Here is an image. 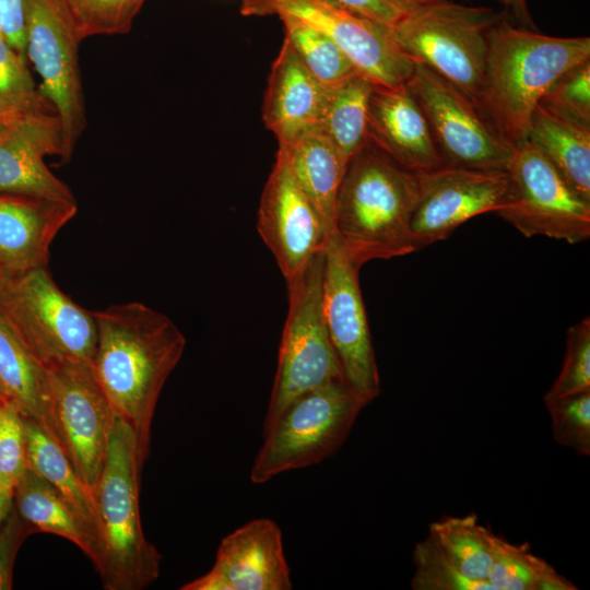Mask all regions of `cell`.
<instances>
[{
    "mask_svg": "<svg viewBox=\"0 0 590 590\" xmlns=\"http://www.w3.org/2000/svg\"><path fill=\"white\" fill-rule=\"evenodd\" d=\"M93 315L97 342L91 367L116 415L133 430L143 469L155 408L181 359L186 338L169 317L139 302Z\"/></svg>",
    "mask_w": 590,
    "mask_h": 590,
    "instance_id": "obj_1",
    "label": "cell"
},
{
    "mask_svg": "<svg viewBox=\"0 0 590 590\" xmlns=\"http://www.w3.org/2000/svg\"><path fill=\"white\" fill-rule=\"evenodd\" d=\"M590 60L589 37H554L509 23L503 15L487 33L479 110L510 146L527 140L542 96L569 69Z\"/></svg>",
    "mask_w": 590,
    "mask_h": 590,
    "instance_id": "obj_2",
    "label": "cell"
},
{
    "mask_svg": "<svg viewBox=\"0 0 590 590\" xmlns=\"http://www.w3.org/2000/svg\"><path fill=\"white\" fill-rule=\"evenodd\" d=\"M417 197V173L368 142L346 164L333 232L361 267L414 252L411 224Z\"/></svg>",
    "mask_w": 590,
    "mask_h": 590,
    "instance_id": "obj_3",
    "label": "cell"
},
{
    "mask_svg": "<svg viewBox=\"0 0 590 590\" xmlns=\"http://www.w3.org/2000/svg\"><path fill=\"white\" fill-rule=\"evenodd\" d=\"M141 472L135 435L117 416L91 488L102 551L97 573L107 590H142L160 576L162 555L145 538L140 518Z\"/></svg>",
    "mask_w": 590,
    "mask_h": 590,
    "instance_id": "obj_4",
    "label": "cell"
},
{
    "mask_svg": "<svg viewBox=\"0 0 590 590\" xmlns=\"http://www.w3.org/2000/svg\"><path fill=\"white\" fill-rule=\"evenodd\" d=\"M370 402L344 378L293 400L263 430V444L250 470L251 482L263 484L283 472L318 464L335 455Z\"/></svg>",
    "mask_w": 590,
    "mask_h": 590,
    "instance_id": "obj_5",
    "label": "cell"
},
{
    "mask_svg": "<svg viewBox=\"0 0 590 590\" xmlns=\"http://www.w3.org/2000/svg\"><path fill=\"white\" fill-rule=\"evenodd\" d=\"M500 16L488 7L441 0L406 12L391 33L410 60L430 68L479 109L487 33Z\"/></svg>",
    "mask_w": 590,
    "mask_h": 590,
    "instance_id": "obj_6",
    "label": "cell"
},
{
    "mask_svg": "<svg viewBox=\"0 0 590 590\" xmlns=\"http://www.w3.org/2000/svg\"><path fill=\"white\" fill-rule=\"evenodd\" d=\"M322 275L323 249L286 281L288 310L263 430L299 396L344 378L324 320Z\"/></svg>",
    "mask_w": 590,
    "mask_h": 590,
    "instance_id": "obj_7",
    "label": "cell"
},
{
    "mask_svg": "<svg viewBox=\"0 0 590 590\" xmlns=\"http://www.w3.org/2000/svg\"><path fill=\"white\" fill-rule=\"evenodd\" d=\"M0 312L38 362L92 364L97 324L54 281L48 267L9 276L0 286Z\"/></svg>",
    "mask_w": 590,
    "mask_h": 590,
    "instance_id": "obj_8",
    "label": "cell"
},
{
    "mask_svg": "<svg viewBox=\"0 0 590 590\" xmlns=\"http://www.w3.org/2000/svg\"><path fill=\"white\" fill-rule=\"evenodd\" d=\"M240 13L290 19L322 33L374 85L402 86L413 71L389 28L337 0H241Z\"/></svg>",
    "mask_w": 590,
    "mask_h": 590,
    "instance_id": "obj_9",
    "label": "cell"
},
{
    "mask_svg": "<svg viewBox=\"0 0 590 590\" xmlns=\"http://www.w3.org/2000/svg\"><path fill=\"white\" fill-rule=\"evenodd\" d=\"M24 19L25 55L40 76L42 95L60 119L67 162L86 128L82 40L66 0H25Z\"/></svg>",
    "mask_w": 590,
    "mask_h": 590,
    "instance_id": "obj_10",
    "label": "cell"
},
{
    "mask_svg": "<svg viewBox=\"0 0 590 590\" xmlns=\"http://www.w3.org/2000/svg\"><path fill=\"white\" fill-rule=\"evenodd\" d=\"M506 172L508 189L496 212L522 235L568 244L590 237V202L581 199L529 141L512 148Z\"/></svg>",
    "mask_w": 590,
    "mask_h": 590,
    "instance_id": "obj_11",
    "label": "cell"
},
{
    "mask_svg": "<svg viewBox=\"0 0 590 590\" xmlns=\"http://www.w3.org/2000/svg\"><path fill=\"white\" fill-rule=\"evenodd\" d=\"M405 85L426 117L444 165L506 170L512 146L455 85L417 62Z\"/></svg>",
    "mask_w": 590,
    "mask_h": 590,
    "instance_id": "obj_12",
    "label": "cell"
},
{
    "mask_svg": "<svg viewBox=\"0 0 590 590\" xmlns=\"http://www.w3.org/2000/svg\"><path fill=\"white\" fill-rule=\"evenodd\" d=\"M46 370L56 438L92 488L102 472L117 415L91 364L66 362Z\"/></svg>",
    "mask_w": 590,
    "mask_h": 590,
    "instance_id": "obj_13",
    "label": "cell"
},
{
    "mask_svg": "<svg viewBox=\"0 0 590 590\" xmlns=\"http://www.w3.org/2000/svg\"><path fill=\"white\" fill-rule=\"evenodd\" d=\"M361 266L332 232L323 248L322 306L330 340L345 381L373 401L380 380L359 287Z\"/></svg>",
    "mask_w": 590,
    "mask_h": 590,
    "instance_id": "obj_14",
    "label": "cell"
},
{
    "mask_svg": "<svg viewBox=\"0 0 590 590\" xmlns=\"http://www.w3.org/2000/svg\"><path fill=\"white\" fill-rule=\"evenodd\" d=\"M418 197L412 217L415 251L446 239L468 220L496 212L508 189L506 170L442 165L417 173Z\"/></svg>",
    "mask_w": 590,
    "mask_h": 590,
    "instance_id": "obj_15",
    "label": "cell"
},
{
    "mask_svg": "<svg viewBox=\"0 0 590 590\" xmlns=\"http://www.w3.org/2000/svg\"><path fill=\"white\" fill-rule=\"evenodd\" d=\"M257 229L285 281L323 249L329 235L317 210L278 155L261 192Z\"/></svg>",
    "mask_w": 590,
    "mask_h": 590,
    "instance_id": "obj_16",
    "label": "cell"
},
{
    "mask_svg": "<svg viewBox=\"0 0 590 590\" xmlns=\"http://www.w3.org/2000/svg\"><path fill=\"white\" fill-rule=\"evenodd\" d=\"M64 162L63 131L55 111L21 114L0 135V194L76 202L70 188L46 164Z\"/></svg>",
    "mask_w": 590,
    "mask_h": 590,
    "instance_id": "obj_17",
    "label": "cell"
},
{
    "mask_svg": "<svg viewBox=\"0 0 590 590\" xmlns=\"http://www.w3.org/2000/svg\"><path fill=\"white\" fill-rule=\"evenodd\" d=\"M291 571L280 527L253 519L220 543L212 568L181 590H290Z\"/></svg>",
    "mask_w": 590,
    "mask_h": 590,
    "instance_id": "obj_18",
    "label": "cell"
},
{
    "mask_svg": "<svg viewBox=\"0 0 590 590\" xmlns=\"http://www.w3.org/2000/svg\"><path fill=\"white\" fill-rule=\"evenodd\" d=\"M76 212V202L0 194L1 271L14 276L48 267L52 240Z\"/></svg>",
    "mask_w": 590,
    "mask_h": 590,
    "instance_id": "obj_19",
    "label": "cell"
},
{
    "mask_svg": "<svg viewBox=\"0 0 590 590\" xmlns=\"http://www.w3.org/2000/svg\"><path fill=\"white\" fill-rule=\"evenodd\" d=\"M368 141L413 173L444 165L426 117L405 84L374 86L369 98Z\"/></svg>",
    "mask_w": 590,
    "mask_h": 590,
    "instance_id": "obj_20",
    "label": "cell"
},
{
    "mask_svg": "<svg viewBox=\"0 0 590 590\" xmlns=\"http://www.w3.org/2000/svg\"><path fill=\"white\" fill-rule=\"evenodd\" d=\"M327 91L304 67L296 52L283 40L274 59L262 104V120L278 142L315 127Z\"/></svg>",
    "mask_w": 590,
    "mask_h": 590,
    "instance_id": "obj_21",
    "label": "cell"
},
{
    "mask_svg": "<svg viewBox=\"0 0 590 590\" xmlns=\"http://www.w3.org/2000/svg\"><path fill=\"white\" fill-rule=\"evenodd\" d=\"M276 155L317 210L328 234L334 231V212L346 161L316 127L278 142Z\"/></svg>",
    "mask_w": 590,
    "mask_h": 590,
    "instance_id": "obj_22",
    "label": "cell"
},
{
    "mask_svg": "<svg viewBox=\"0 0 590 590\" xmlns=\"http://www.w3.org/2000/svg\"><path fill=\"white\" fill-rule=\"evenodd\" d=\"M13 504L36 532L69 540L99 569L102 551L96 530L51 484L26 469L13 489Z\"/></svg>",
    "mask_w": 590,
    "mask_h": 590,
    "instance_id": "obj_23",
    "label": "cell"
},
{
    "mask_svg": "<svg viewBox=\"0 0 590 590\" xmlns=\"http://www.w3.org/2000/svg\"><path fill=\"white\" fill-rule=\"evenodd\" d=\"M527 141L546 157L581 199L590 202V126L536 105Z\"/></svg>",
    "mask_w": 590,
    "mask_h": 590,
    "instance_id": "obj_24",
    "label": "cell"
},
{
    "mask_svg": "<svg viewBox=\"0 0 590 590\" xmlns=\"http://www.w3.org/2000/svg\"><path fill=\"white\" fill-rule=\"evenodd\" d=\"M0 389L24 417L37 422L56 438L49 410L47 370L1 312Z\"/></svg>",
    "mask_w": 590,
    "mask_h": 590,
    "instance_id": "obj_25",
    "label": "cell"
},
{
    "mask_svg": "<svg viewBox=\"0 0 590 590\" xmlns=\"http://www.w3.org/2000/svg\"><path fill=\"white\" fill-rule=\"evenodd\" d=\"M374 86L369 79L357 73L327 91L315 127L337 146L346 163L369 142L368 109Z\"/></svg>",
    "mask_w": 590,
    "mask_h": 590,
    "instance_id": "obj_26",
    "label": "cell"
},
{
    "mask_svg": "<svg viewBox=\"0 0 590 590\" xmlns=\"http://www.w3.org/2000/svg\"><path fill=\"white\" fill-rule=\"evenodd\" d=\"M24 423L27 469L59 491L97 532L91 488L81 480L61 445L44 426L26 417Z\"/></svg>",
    "mask_w": 590,
    "mask_h": 590,
    "instance_id": "obj_27",
    "label": "cell"
},
{
    "mask_svg": "<svg viewBox=\"0 0 590 590\" xmlns=\"http://www.w3.org/2000/svg\"><path fill=\"white\" fill-rule=\"evenodd\" d=\"M465 577L487 581L497 536L475 514L445 517L429 526V534Z\"/></svg>",
    "mask_w": 590,
    "mask_h": 590,
    "instance_id": "obj_28",
    "label": "cell"
},
{
    "mask_svg": "<svg viewBox=\"0 0 590 590\" xmlns=\"http://www.w3.org/2000/svg\"><path fill=\"white\" fill-rule=\"evenodd\" d=\"M284 39L326 90H332L361 73L344 51L322 33L294 20H281Z\"/></svg>",
    "mask_w": 590,
    "mask_h": 590,
    "instance_id": "obj_29",
    "label": "cell"
},
{
    "mask_svg": "<svg viewBox=\"0 0 590 590\" xmlns=\"http://www.w3.org/2000/svg\"><path fill=\"white\" fill-rule=\"evenodd\" d=\"M25 57L0 33V113L55 111L36 86Z\"/></svg>",
    "mask_w": 590,
    "mask_h": 590,
    "instance_id": "obj_30",
    "label": "cell"
},
{
    "mask_svg": "<svg viewBox=\"0 0 590 590\" xmlns=\"http://www.w3.org/2000/svg\"><path fill=\"white\" fill-rule=\"evenodd\" d=\"M81 40L127 34L145 0H66Z\"/></svg>",
    "mask_w": 590,
    "mask_h": 590,
    "instance_id": "obj_31",
    "label": "cell"
},
{
    "mask_svg": "<svg viewBox=\"0 0 590 590\" xmlns=\"http://www.w3.org/2000/svg\"><path fill=\"white\" fill-rule=\"evenodd\" d=\"M415 573L411 580L414 590H494L488 581L462 575L428 535L413 552Z\"/></svg>",
    "mask_w": 590,
    "mask_h": 590,
    "instance_id": "obj_32",
    "label": "cell"
},
{
    "mask_svg": "<svg viewBox=\"0 0 590 590\" xmlns=\"http://www.w3.org/2000/svg\"><path fill=\"white\" fill-rule=\"evenodd\" d=\"M557 444L590 455V390L545 402Z\"/></svg>",
    "mask_w": 590,
    "mask_h": 590,
    "instance_id": "obj_33",
    "label": "cell"
},
{
    "mask_svg": "<svg viewBox=\"0 0 590 590\" xmlns=\"http://www.w3.org/2000/svg\"><path fill=\"white\" fill-rule=\"evenodd\" d=\"M590 390V320L573 324L567 331L563 367L544 396V402Z\"/></svg>",
    "mask_w": 590,
    "mask_h": 590,
    "instance_id": "obj_34",
    "label": "cell"
},
{
    "mask_svg": "<svg viewBox=\"0 0 590 590\" xmlns=\"http://www.w3.org/2000/svg\"><path fill=\"white\" fill-rule=\"evenodd\" d=\"M538 105L575 122L590 126V60L563 73Z\"/></svg>",
    "mask_w": 590,
    "mask_h": 590,
    "instance_id": "obj_35",
    "label": "cell"
},
{
    "mask_svg": "<svg viewBox=\"0 0 590 590\" xmlns=\"http://www.w3.org/2000/svg\"><path fill=\"white\" fill-rule=\"evenodd\" d=\"M542 560L531 553L529 544L516 545L497 536L487 581L494 590H533Z\"/></svg>",
    "mask_w": 590,
    "mask_h": 590,
    "instance_id": "obj_36",
    "label": "cell"
},
{
    "mask_svg": "<svg viewBox=\"0 0 590 590\" xmlns=\"http://www.w3.org/2000/svg\"><path fill=\"white\" fill-rule=\"evenodd\" d=\"M27 469L24 416L17 406L0 399V486L14 489Z\"/></svg>",
    "mask_w": 590,
    "mask_h": 590,
    "instance_id": "obj_37",
    "label": "cell"
},
{
    "mask_svg": "<svg viewBox=\"0 0 590 590\" xmlns=\"http://www.w3.org/2000/svg\"><path fill=\"white\" fill-rule=\"evenodd\" d=\"M35 529L25 521L14 507L0 527V590L13 588V567L23 542Z\"/></svg>",
    "mask_w": 590,
    "mask_h": 590,
    "instance_id": "obj_38",
    "label": "cell"
},
{
    "mask_svg": "<svg viewBox=\"0 0 590 590\" xmlns=\"http://www.w3.org/2000/svg\"><path fill=\"white\" fill-rule=\"evenodd\" d=\"M24 2L25 0H0V33L23 55L26 46Z\"/></svg>",
    "mask_w": 590,
    "mask_h": 590,
    "instance_id": "obj_39",
    "label": "cell"
},
{
    "mask_svg": "<svg viewBox=\"0 0 590 590\" xmlns=\"http://www.w3.org/2000/svg\"><path fill=\"white\" fill-rule=\"evenodd\" d=\"M390 31L405 14L389 0H337Z\"/></svg>",
    "mask_w": 590,
    "mask_h": 590,
    "instance_id": "obj_40",
    "label": "cell"
},
{
    "mask_svg": "<svg viewBox=\"0 0 590 590\" xmlns=\"http://www.w3.org/2000/svg\"><path fill=\"white\" fill-rule=\"evenodd\" d=\"M497 1H499L507 10L511 11L514 15L521 23L530 27L534 26L529 14L527 0H497Z\"/></svg>",
    "mask_w": 590,
    "mask_h": 590,
    "instance_id": "obj_41",
    "label": "cell"
},
{
    "mask_svg": "<svg viewBox=\"0 0 590 590\" xmlns=\"http://www.w3.org/2000/svg\"><path fill=\"white\" fill-rule=\"evenodd\" d=\"M13 507V491L0 486V527Z\"/></svg>",
    "mask_w": 590,
    "mask_h": 590,
    "instance_id": "obj_42",
    "label": "cell"
},
{
    "mask_svg": "<svg viewBox=\"0 0 590 590\" xmlns=\"http://www.w3.org/2000/svg\"><path fill=\"white\" fill-rule=\"evenodd\" d=\"M405 13L416 8L438 2L441 0H389Z\"/></svg>",
    "mask_w": 590,
    "mask_h": 590,
    "instance_id": "obj_43",
    "label": "cell"
},
{
    "mask_svg": "<svg viewBox=\"0 0 590 590\" xmlns=\"http://www.w3.org/2000/svg\"><path fill=\"white\" fill-rule=\"evenodd\" d=\"M21 114L0 113V135L9 128Z\"/></svg>",
    "mask_w": 590,
    "mask_h": 590,
    "instance_id": "obj_44",
    "label": "cell"
},
{
    "mask_svg": "<svg viewBox=\"0 0 590 590\" xmlns=\"http://www.w3.org/2000/svg\"><path fill=\"white\" fill-rule=\"evenodd\" d=\"M9 276H7L0 269V286L4 283V281L8 279Z\"/></svg>",
    "mask_w": 590,
    "mask_h": 590,
    "instance_id": "obj_45",
    "label": "cell"
},
{
    "mask_svg": "<svg viewBox=\"0 0 590 590\" xmlns=\"http://www.w3.org/2000/svg\"><path fill=\"white\" fill-rule=\"evenodd\" d=\"M3 397L2 392H1V389H0V399Z\"/></svg>",
    "mask_w": 590,
    "mask_h": 590,
    "instance_id": "obj_46",
    "label": "cell"
}]
</instances>
